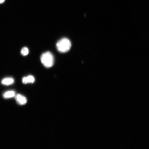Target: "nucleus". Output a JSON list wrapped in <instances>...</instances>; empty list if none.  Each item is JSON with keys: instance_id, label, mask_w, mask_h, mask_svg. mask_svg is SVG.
<instances>
[{"instance_id": "nucleus-4", "label": "nucleus", "mask_w": 149, "mask_h": 149, "mask_svg": "<svg viewBox=\"0 0 149 149\" xmlns=\"http://www.w3.org/2000/svg\"><path fill=\"white\" fill-rule=\"evenodd\" d=\"M35 81V78L32 75H29L27 77H24L22 79V82L24 84L33 83Z\"/></svg>"}, {"instance_id": "nucleus-3", "label": "nucleus", "mask_w": 149, "mask_h": 149, "mask_svg": "<svg viewBox=\"0 0 149 149\" xmlns=\"http://www.w3.org/2000/svg\"><path fill=\"white\" fill-rule=\"evenodd\" d=\"M15 99L17 102L20 105H25L27 102V100L25 97L21 94L17 95L15 96Z\"/></svg>"}, {"instance_id": "nucleus-8", "label": "nucleus", "mask_w": 149, "mask_h": 149, "mask_svg": "<svg viewBox=\"0 0 149 149\" xmlns=\"http://www.w3.org/2000/svg\"><path fill=\"white\" fill-rule=\"evenodd\" d=\"M4 1L5 0H0V3H3Z\"/></svg>"}, {"instance_id": "nucleus-5", "label": "nucleus", "mask_w": 149, "mask_h": 149, "mask_svg": "<svg viewBox=\"0 0 149 149\" xmlns=\"http://www.w3.org/2000/svg\"><path fill=\"white\" fill-rule=\"evenodd\" d=\"M14 79L13 78H5L1 81V83L4 85H9L12 84L14 83Z\"/></svg>"}, {"instance_id": "nucleus-1", "label": "nucleus", "mask_w": 149, "mask_h": 149, "mask_svg": "<svg viewBox=\"0 0 149 149\" xmlns=\"http://www.w3.org/2000/svg\"><path fill=\"white\" fill-rule=\"evenodd\" d=\"M71 46L72 44L70 40L66 38L61 39L56 45L58 51L61 53L68 52L70 49Z\"/></svg>"}, {"instance_id": "nucleus-6", "label": "nucleus", "mask_w": 149, "mask_h": 149, "mask_svg": "<svg viewBox=\"0 0 149 149\" xmlns=\"http://www.w3.org/2000/svg\"><path fill=\"white\" fill-rule=\"evenodd\" d=\"M15 96V93L14 91H9L5 92L3 95V97L5 98H9Z\"/></svg>"}, {"instance_id": "nucleus-2", "label": "nucleus", "mask_w": 149, "mask_h": 149, "mask_svg": "<svg viewBox=\"0 0 149 149\" xmlns=\"http://www.w3.org/2000/svg\"><path fill=\"white\" fill-rule=\"evenodd\" d=\"M40 60L42 64L46 68H50L54 63V58L51 52H47L43 53L41 56Z\"/></svg>"}, {"instance_id": "nucleus-7", "label": "nucleus", "mask_w": 149, "mask_h": 149, "mask_svg": "<svg viewBox=\"0 0 149 149\" xmlns=\"http://www.w3.org/2000/svg\"><path fill=\"white\" fill-rule=\"evenodd\" d=\"M21 53L22 55L23 56H26L29 53V50L27 47H24L22 48L21 51Z\"/></svg>"}]
</instances>
